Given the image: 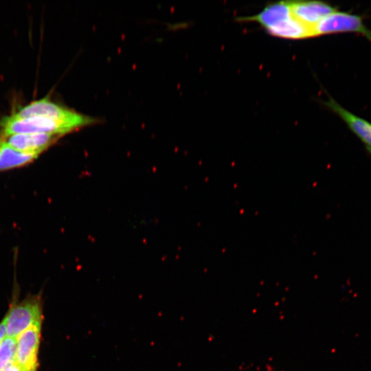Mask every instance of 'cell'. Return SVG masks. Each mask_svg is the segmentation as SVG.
Wrapping results in <instances>:
<instances>
[{"mask_svg": "<svg viewBox=\"0 0 371 371\" xmlns=\"http://www.w3.org/2000/svg\"><path fill=\"white\" fill-rule=\"evenodd\" d=\"M6 337H17L33 325H41L42 303L39 297L31 296L10 308L6 315Z\"/></svg>", "mask_w": 371, "mask_h": 371, "instance_id": "obj_2", "label": "cell"}, {"mask_svg": "<svg viewBox=\"0 0 371 371\" xmlns=\"http://www.w3.org/2000/svg\"><path fill=\"white\" fill-rule=\"evenodd\" d=\"M339 33H357L371 41V30L365 25L362 17L348 12L336 10L313 29L314 37Z\"/></svg>", "mask_w": 371, "mask_h": 371, "instance_id": "obj_4", "label": "cell"}, {"mask_svg": "<svg viewBox=\"0 0 371 371\" xmlns=\"http://www.w3.org/2000/svg\"><path fill=\"white\" fill-rule=\"evenodd\" d=\"M41 325H33L16 338L15 363L21 371H36Z\"/></svg>", "mask_w": 371, "mask_h": 371, "instance_id": "obj_5", "label": "cell"}, {"mask_svg": "<svg viewBox=\"0 0 371 371\" xmlns=\"http://www.w3.org/2000/svg\"><path fill=\"white\" fill-rule=\"evenodd\" d=\"M291 15L289 1H283L267 5L256 15L238 17L237 21L256 22L266 30L289 18Z\"/></svg>", "mask_w": 371, "mask_h": 371, "instance_id": "obj_9", "label": "cell"}, {"mask_svg": "<svg viewBox=\"0 0 371 371\" xmlns=\"http://www.w3.org/2000/svg\"><path fill=\"white\" fill-rule=\"evenodd\" d=\"M38 155L19 150L3 139L0 146V170L23 166L32 161Z\"/></svg>", "mask_w": 371, "mask_h": 371, "instance_id": "obj_11", "label": "cell"}, {"mask_svg": "<svg viewBox=\"0 0 371 371\" xmlns=\"http://www.w3.org/2000/svg\"><path fill=\"white\" fill-rule=\"evenodd\" d=\"M5 371H21L19 366L14 363L10 366Z\"/></svg>", "mask_w": 371, "mask_h": 371, "instance_id": "obj_14", "label": "cell"}, {"mask_svg": "<svg viewBox=\"0 0 371 371\" xmlns=\"http://www.w3.org/2000/svg\"><path fill=\"white\" fill-rule=\"evenodd\" d=\"M2 141H3V139L0 138V146H1V144L2 143Z\"/></svg>", "mask_w": 371, "mask_h": 371, "instance_id": "obj_15", "label": "cell"}, {"mask_svg": "<svg viewBox=\"0 0 371 371\" xmlns=\"http://www.w3.org/2000/svg\"><path fill=\"white\" fill-rule=\"evenodd\" d=\"M6 335V317L0 323V344L5 338Z\"/></svg>", "mask_w": 371, "mask_h": 371, "instance_id": "obj_13", "label": "cell"}, {"mask_svg": "<svg viewBox=\"0 0 371 371\" xmlns=\"http://www.w3.org/2000/svg\"><path fill=\"white\" fill-rule=\"evenodd\" d=\"M16 339L5 337L0 344V371L15 363Z\"/></svg>", "mask_w": 371, "mask_h": 371, "instance_id": "obj_12", "label": "cell"}, {"mask_svg": "<svg viewBox=\"0 0 371 371\" xmlns=\"http://www.w3.org/2000/svg\"><path fill=\"white\" fill-rule=\"evenodd\" d=\"M293 16L313 31L324 18L337 10L336 8L319 1H289Z\"/></svg>", "mask_w": 371, "mask_h": 371, "instance_id": "obj_6", "label": "cell"}, {"mask_svg": "<svg viewBox=\"0 0 371 371\" xmlns=\"http://www.w3.org/2000/svg\"><path fill=\"white\" fill-rule=\"evenodd\" d=\"M11 115L16 118L47 117L63 125L70 133L94 125L99 122L95 117L58 104L47 98L33 101Z\"/></svg>", "mask_w": 371, "mask_h": 371, "instance_id": "obj_1", "label": "cell"}, {"mask_svg": "<svg viewBox=\"0 0 371 371\" xmlns=\"http://www.w3.org/2000/svg\"><path fill=\"white\" fill-rule=\"evenodd\" d=\"M265 30L273 36L285 39L296 40L313 37L312 30L300 23L293 15Z\"/></svg>", "mask_w": 371, "mask_h": 371, "instance_id": "obj_10", "label": "cell"}, {"mask_svg": "<svg viewBox=\"0 0 371 371\" xmlns=\"http://www.w3.org/2000/svg\"><path fill=\"white\" fill-rule=\"evenodd\" d=\"M5 137H8V140L5 142L19 150L40 154L60 137L48 133H25Z\"/></svg>", "mask_w": 371, "mask_h": 371, "instance_id": "obj_8", "label": "cell"}, {"mask_svg": "<svg viewBox=\"0 0 371 371\" xmlns=\"http://www.w3.org/2000/svg\"><path fill=\"white\" fill-rule=\"evenodd\" d=\"M324 104L346 124L371 154V123L346 109L330 96Z\"/></svg>", "mask_w": 371, "mask_h": 371, "instance_id": "obj_7", "label": "cell"}, {"mask_svg": "<svg viewBox=\"0 0 371 371\" xmlns=\"http://www.w3.org/2000/svg\"><path fill=\"white\" fill-rule=\"evenodd\" d=\"M3 137L15 134L48 133L61 137L70 133L60 123L44 117L16 118L12 115L0 122Z\"/></svg>", "mask_w": 371, "mask_h": 371, "instance_id": "obj_3", "label": "cell"}]
</instances>
